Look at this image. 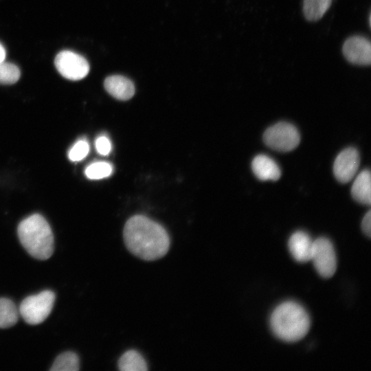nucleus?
Instances as JSON below:
<instances>
[{
    "label": "nucleus",
    "mask_w": 371,
    "mask_h": 371,
    "mask_svg": "<svg viewBox=\"0 0 371 371\" xmlns=\"http://www.w3.org/2000/svg\"><path fill=\"white\" fill-rule=\"evenodd\" d=\"M123 237L128 250L144 260L162 258L170 247V237L165 228L143 215H135L128 219Z\"/></svg>",
    "instance_id": "nucleus-1"
},
{
    "label": "nucleus",
    "mask_w": 371,
    "mask_h": 371,
    "mask_svg": "<svg viewBox=\"0 0 371 371\" xmlns=\"http://www.w3.org/2000/svg\"><path fill=\"white\" fill-rule=\"evenodd\" d=\"M273 334L286 342H295L309 331L311 320L306 310L299 304L287 301L278 305L270 317Z\"/></svg>",
    "instance_id": "nucleus-2"
},
{
    "label": "nucleus",
    "mask_w": 371,
    "mask_h": 371,
    "mask_svg": "<svg viewBox=\"0 0 371 371\" xmlns=\"http://www.w3.org/2000/svg\"><path fill=\"white\" fill-rule=\"evenodd\" d=\"M18 236L27 253L38 260H45L54 251V236L51 227L39 214L23 219L18 226Z\"/></svg>",
    "instance_id": "nucleus-3"
},
{
    "label": "nucleus",
    "mask_w": 371,
    "mask_h": 371,
    "mask_svg": "<svg viewBox=\"0 0 371 371\" xmlns=\"http://www.w3.org/2000/svg\"><path fill=\"white\" fill-rule=\"evenodd\" d=\"M55 294L50 290L25 297L21 303L19 312L25 322L37 325L44 322L53 308Z\"/></svg>",
    "instance_id": "nucleus-4"
},
{
    "label": "nucleus",
    "mask_w": 371,
    "mask_h": 371,
    "mask_svg": "<svg viewBox=\"0 0 371 371\" xmlns=\"http://www.w3.org/2000/svg\"><path fill=\"white\" fill-rule=\"evenodd\" d=\"M263 141L270 148L279 152L295 149L300 142V135L293 124L280 122L269 127L263 134Z\"/></svg>",
    "instance_id": "nucleus-5"
},
{
    "label": "nucleus",
    "mask_w": 371,
    "mask_h": 371,
    "mask_svg": "<svg viewBox=\"0 0 371 371\" xmlns=\"http://www.w3.org/2000/svg\"><path fill=\"white\" fill-rule=\"evenodd\" d=\"M311 261L322 277L329 278L333 276L337 270V257L329 239L320 237L313 240Z\"/></svg>",
    "instance_id": "nucleus-6"
},
{
    "label": "nucleus",
    "mask_w": 371,
    "mask_h": 371,
    "mask_svg": "<svg viewBox=\"0 0 371 371\" xmlns=\"http://www.w3.org/2000/svg\"><path fill=\"white\" fill-rule=\"evenodd\" d=\"M54 65L62 76L71 80H81L89 71L87 60L82 56L70 50L60 52L55 57Z\"/></svg>",
    "instance_id": "nucleus-7"
},
{
    "label": "nucleus",
    "mask_w": 371,
    "mask_h": 371,
    "mask_svg": "<svg viewBox=\"0 0 371 371\" xmlns=\"http://www.w3.org/2000/svg\"><path fill=\"white\" fill-rule=\"evenodd\" d=\"M342 52L345 58L352 64L367 66L371 62V44L362 36H352L343 44Z\"/></svg>",
    "instance_id": "nucleus-8"
},
{
    "label": "nucleus",
    "mask_w": 371,
    "mask_h": 371,
    "mask_svg": "<svg viewBox=\"0 0 371 371\" xmlns=\"http://www.w3.org/2000/svg\"><path fill=\"white\" fill-rule=\"evenodd\" d=\"M360 163L358 150L349 147L345 148L337 156L333 164L335 178L341 183H348L356 175Z\"/></svg>",
    "instance_id": "nucleus-9"
},
{
    "label": "nucleus",
    "mask_w": 371,
    "mask_h": 371,
    "mask_svg": "<svg viewBox=\"0 0 371 371\" xmlns=\"http://www.w3.org/2000/svg\"><path fill=\"white\" fill-rule=\"evenodd\" d=\"M288 247L296 261L302 263L311 261L313 240L307 233L303 231L294 232L289 239Z\"/></svg>",
    "instance_id": "nucleus-10"
},
{
    "label": "nucleus",
    "mask_w": 371,
    "mask_h": 371,
    "mask_svg": "<svg viewBox=\"0 0 371 371\" xmlns=\"http://www.w3.org/2000/svg\"><path fill=\"white\" fill-rule=\"evenodd\" d=\"M251 169L256 177L261 181H276L281 175L278 164L272 158L263 154L254 158Z\"/></svg>",
    "instance_id": "nucleus-11"
},
{
    "label": "nucleus",
    "mask_w": 371,
    "mask_h": 371,
    "mask_svg": "<svg viewBox=\"0 0 371 371\" xmlns=\"http://www.w3.org/2000/svg\"><path fill=\"white\" fill-rule=\"evenodd\" d=\"M104 86L110 95L120 100H127L131 98L135 93V87L133 82L120 75L107 77L104 82Z\"/></svg>",
    "instance_id": "nucleus-12"
},
{
    "label": "nucleus",
    "mask_w": 371,
    "mask_h": 371,
    "mask_svg": "<svg viewBox=\"0 0 371 371\" xmlns=\"http://www.w3.org/2000/svg\"><path fill=\"white\" fill-rule=\"evenodd\" d=\"M351 194L357 202L370 205L371 177L369 170H363L356 177L351 188Z\"/></svg>",
    "instance_id": "nucleus-13"
},
{
    "label": "nucleus",
    "mask_w": 371,
    "mask_h": 371,
    "mask_svg": "<svg viewBox=\"0 0 371 371\" xmlns=\"http://www.w3.org/2000/svg\"><path fill=\"white\" fill-rule=\"evenodd\" d=\"M118 368L122 371H146L148 366L144 358L139 352L129 350L120 357Z\"/></svg>",
    "instance_id": "nucleus-14"
},
{
    "label": "nucleus",
    "mask_w": 371,
    "mask_h": 371,
    "mask_svg": "<svg viewBox=\"0 0 371 371\" xmlns=\"http://www.w3.org/2000/svg\"><path fill=\"white\" fill-rule=\"evenodd\" d=\"M331 3L332 0H304V16L309 21H317L324 15Z\"/></svg>",
    "instance_id": "nucleus-15"
},
{
    "label": "nucleus",
    "mask_w": 371,
    "mask_h": 371,
    "mask_svg": "<svg viewBox=\"0 0 371 371\" xmlns=\"http://www.w3.org/2000/svg\"><path fill=\"white\" fill-rule=\"evenodd\" d=\"M19 315V310L11 300L0 298V328L14 326L18 322Z\"/></svg>",
    "instance_id": "nucleus-16"
},
{
    "label": "nucleus",
    "mask_w": 371,
    "mask_h": 371,
    "mask_svg": "<svg viewBox=\"0 0 371 371\" xmlns=\"http://www.w3.org/2000/svg\"><path fill=\"white\" fill-rule=\"evenodd\" d=\"M80 368L79 358L71 351L59 355L54 361L51 371H77Z\"/></svg>",
    "instance_id": "nucleus-17"
},
{
    "label": "nucleus",
    "mask_w": 371,
    "mask_h": 371,
    "mask_svg": "<svg viewBox=\"0 0 371 371\" xmlns=\"http://www.w3.org/2000/svg\"><path fill=\"white\" fill-rule=\"evenodd\" d=\"M113 172V166L106 161L93 162L89 165L85 171L89 179L97 180L109 177Z\"/></svg>",
    "instance_id": "nucleus-18"
},
{
    "label": "nucleus",
    "mask_w": 371,
    "mask_h": 371,
    "mask_svg": "<svg viewBox=\"0 0 371 371\" xmlns=\"http://www.w3.org/2000/svg\"><path fill=\"white\" fill-rule=\"evenodd\" d=\"M20 74L19 67L14 64L5 61L0 63V84L11 85L16 82Z\"/></svg>",
    "instance_id": "nucleus-19"
},
{
    "label": "nucleus",
    "mask_w": 371,
    "mask_h": 371,
    "mask_svg": "<svg viewBox=\"0 0 371 371\" xmlns=\"http://www.w3.org/2000/svg\"><path fill=\"white\" fill-rule=\"evenodd\" d=\"M89 151L88 142L85 139L78 141L69 150L68 157L71 161H79L87 157Z\"/></svg>",
    "instance_id": "nucleus-20"
},
{
    "label": "nucleus",
    "mask_w": 371,
    "mask_h": 371,
    "mask_svg": "<svg viewBox=\"0 0 371 371\" xmlns=\"http://www.w3.org/2000/svg\"><path fill=\"white\" fill-rule=\"evenodd\" d=\"M95 146L97 152L101 155H107L111 150V143L104 135L99 136L95 139Z\"/></svg>",
    "instance_id": "nucleus-21"
},
{
    "label": "nucleus",
    "mask_w": 371,
    "mask_h": 371,
    "mask_svg": "<svg viewBox=\"0 0 371 371\" xmlns=\"http://www.w3.org/2000/svg\"><path fill=\"white\" fill-rule=\"evenodd\" d=\"M361 228L363 232L368 237L371 236V212L368 211L363 216L361 221Z\"/></svg>",
    "instance_id": "nucleus-22"
},
{
    "label": "nucleus",
    "mask_w": 371,
    "mask_h": 371,
    "mask_svg": "<svg viewBox=\"0 0 371 371\" xmlns=\"http://www.w3.org/2000/svg\"><path fill=\"white\" fill-rule=\"evenodd\" d=\"M6 52L4 47L0 43V63L5 60Z\"/></svg>",
    "instance_id": "nucleus-23"
}]
</instances>
